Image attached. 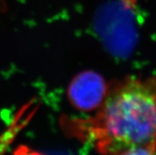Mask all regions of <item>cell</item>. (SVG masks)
Segmentation results:
<instances>
[{
	"mask_svg": "<svg viewBox=\"0 0 156 155\" xmlns=\"http://www.w3.org/2000/svg\"><path fill=\"white\" fill-rule=\"evenodd\" d=\"M89 124L100 153H156V77L131 78L108 89Z\"/></svg>",
	"mask_w": 156,
	"mask_h": 155,
	"instance_id": "cell-1",
	"label": "cell"
},
{
	"mask_svg": "<svg viewBox=\"0 0 156 155\" xmlns=\"http://www.w3.org/2000/svg\"><path fill=\"white\" fill-rule=\"evenodd\" d=\"M108 87L102 77L93 71L80 73L71 81L68 90L71 102L82 111L98 108L105 100Z\"/></svg>",
	"mask_w": 156,
	"mask_h": 155,
	"instance_id": "cell-2",
	"label": "cell"
},
{
	"mask_svg": "<svg viewBox=\"0 0 156 155\" xmlns=\"http://www.w3.org/2000/svg\"><path fill=\"white\" fill-rule=\"evenodd\" d=\"M0 1H1V0H0Z\"/></svg>",
	"mask_w": 156,
	"mask_h": 155,
	"instance_id": "cell-3",
	"label": "cell"
}]
</instances>
